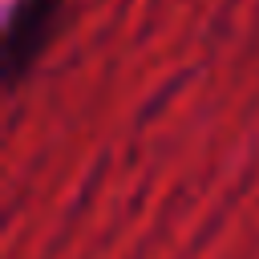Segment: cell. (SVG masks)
Instances as JSON below:
<instances>
[{"mask_svg": "<svg viewBox=\"0 0 259 259\" xmlns=\"http://www.w3.org/2000/svg\"><path fill=\"white\" fill-rule=\"evenodd\" d=\"M65 16V0H20L16 12H12V24H8V81L16 85L32 61L45 53V45L53 40L57 24Z\"/></svg>", "mask_w": 259, "mask_h": 259, "instance_id": "6da1fadb", "label": "cell"}]
</instances>
